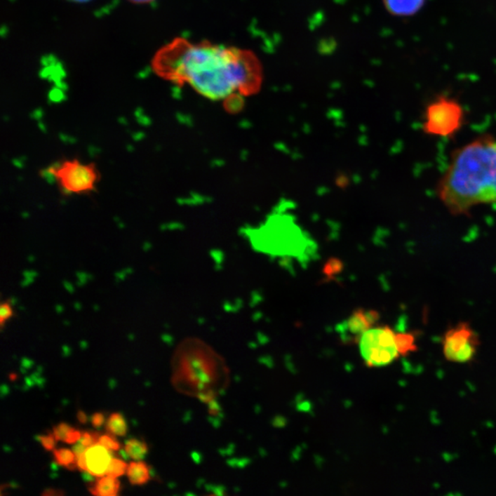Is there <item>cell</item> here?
<instances>
[{
  "instance_id": "d590c367",
  "label": "cell",
  "mask_w": 496,
  "mask_h": 496,
  "mask_svg": "<svg viewBox=\"0 0 496 496\" xmlns=\"http://www.w3.org/2000/svg\"><path fill=\"white\" fill-rule=\"evenodd\" d=\"M151 248H152V245H151L150 243H145L144 245V250L145 251H148L150 250Z\"/></svg>"
},
{
  "instance_id": "d6986e66",
  "label": "cell",
  "mask_w": 496,
  "mask_h": 496,
  "mask_svg": "<svg viewBox=\"0 0 496 496\" xmlns=\"http://www.w3.org/2000/svg\"><path fill=\"white\" fill-rule=\"evenodd\" d=\"M323 272L326 276H334L338 274L343 269V264L340 260H329L328 263L326 264L325 267H323Z\"/></svg>"
},
{
  "instance_id": "4dcf8cb0",
  "label": "cell",
  "mask_w": 496,
  "mask_h": 496,
  "mask_svg": "<svg viewBox=\"0 0 496 496\" xmlns=\"http://www.w3.org/2000/svg\"><path fill=\"white\" fill-rule=\"evenodd\" d=\"M81 472H82L83 480H84L85 482H87V483L93 482L94 478H96L94 476V475H92L91 474V472H88V471H81Z\"/></svg>"
},
{
  "instance_id": "8fae6325",
  "label": "cell",
  "mask_w": 496,
  "mask_h": 496,
  "mask_svg": "<svg viewBox=\"0 0 496 496\" xmlns=\"http://www.w3.org/2000/svg\"><path fill=\"white\" fill-rule=\"evenodd\" d=\"M127 476L133 485H144L151 479L150 468L142 460H136L128 465Z\"/></svg>"
},
{
  "instance_id": "52a82bcc",
  "label": "cell",
  "mask_w": 496,
  "mask_h": 496,
  "mask_svg": "<svg viewBox=\"0 0 496 496\" xmlns=\"http://www.w3.org/2000/svg\"><path fill=\"white\" fill-rule=\"evenodd\" d=\"M379 319V314L375 311L358 310L340 323L338 332L346 341H358L364 332L375 326Z\"/></svg>"
},
{
  "instance_id": "74e56055",
  "label": "cell",
  "mask_w": 496,
  "mask_h": 496,
  "mask_svg": "<svg viewBox=\"0 0 496 496\" xmlns=\"http://www.w3.org/2000/svg\"><path fill=\"white\" fill-rule=\"evenodd\" d=\"M63 350H64V351H65V353H67V356H69V354H70V353H69L70 350H69V349H68L67 347V349H65V347H64V349H63Z\"/></svg>"
},
{
  "instance_id": "d6a6232c",
  "label": "cell",
  "mask_w": 496,
  "mask_h": 496,
  "mask_svg": "<svg viewBox=\"0 0 496 496\" xmlns=\"http://www.w3.org/2000/svg\"><path fill=\"white\" fill-rule=\"evenodd\" d=\"M13 163L14 166H16V168H22L23 166H25V164H23L22 160L19 159H15Z\"/></svg>"
},
{
  "instance_id": "277c9868",
  "label": "cell",
  "mask_w": 496,
  "mask_h": 496,
  "mask_svg": "<svg viewBox=\"0 0 496 496\" xmlns=\"http://www.w3.org/2000/svg\"><path fill=\"white\" fill-rule=\"evenodd\" d=\"M464 112L456 100L441 98L427 107L424 130L427 135L448 138L463 126Z\"/></svg>"
},
{
  "instance_id": "3957f363",
  "label": "cell",
  "mask_w": 496,
  "mask_h": 496,
  "mask_svg": "<svg viewBox=\"0 0 496 496\" xmlns=\"http://www.w3.org/2000/svg\"><path fill=\"white\" fill-rule=\"evenodd\" d=\"M359 352L367 366H388L401 358L398 332L389 326H373L358 340Z\"/></svg>"
},
{
  "instance_id": "1f68e13d",
  "label": "cell",
  "mask_w": 496,
  "mask_h": 496,
  "mask_svg": "<svg viewBox=\"0 0 496 496\" xmlns=\"http://www.w3.org/2000/svg\"><path fill=\"white\" fill-rule=\"evenodd\" d=\"M64 287L65 288V290H67L68 293H73L74 292H75V288H74L73 284L70 283V282L65 281L64 282Z\"/></svg>"
},
{
  "instance_id": "ac0fdd59",
  "label": "cell",
  "mask_w": 496,
  "mask_h": 496,
  "mask_svg": "<svg viewBox=\"0 0 496 496\" xmlns=\"http://www.w3.org/2000/svg\"><path fill=\"white\" fill-rule=\"evenodd\" d=\"M100 445L105 447L107 450L111 451H119L121 450V445L114 438V436L111 435H102L100 436L99 441H98Z\"/></svg>"
},
{
  "instance_id": "e0dca14e",
  "label": "cell",
  "mask_w": 496,
  "mask_h": 496,
  "mask_svg": "<svg viewBox=\"0 0 496 496\" xmlns=\"http://www.w3.org/2000/svg\"><path fill=\"white\" fill-rule=\"evenodd\" d=\"M73 427L65 423H60L58 426L53 427V434L55 436L56 441L65 442L67 436L72 431Z\"/></svg>"
},
{
  "instance_id": "9c48e42d",
  "label": "cell",
  "mask_w": 496,
  "mask_h": 496,
  "mask_svg": "<svg viewBox=\"0 0 496 496\" xmlns=\"http://www.w3.org/2000/svg\"><path fill=\"white\" fill-rule=\"evenodd\" d=\"M427 0H383L389 13L399 17L412 16L420 11Z\"/></svg>"
},
{
  "instance_id": "ba28073f",
  "label": "cell",
  "mask_w": 496,
  "mask_h": 496,
  "mask_svg": "<svg viewBox=\"0 0 496 496\" xmlns=\"http://www.w3.org/2000/svg\"><path fill=\"white\" fill-rule=\"evenodd\" d=\"M111 453V450H107L99 442L88 447L85 451L88 471L96 478L106 475L107 469L112 459Z\"/></svg>"
},
{
  "instance_id": "f546056e",
  "label": "cell",
  "mask_w": 496,
  "mask_h": 496,
  "mask_svg": "<svg viewBox=\"0 0 496 496\" xmlns=\"http://www.w3.org/2000/svg\"><path fill=\"white\" fill-rule=\"evenodd\" d=\"M77 420L79 421V423L81 424H87V422L88 420V415L85 414L84 412L83 411H79L77 412Z\"/></svg>"
},
{
  "instance_id": "4316f807",
  "label": "cell",
  "mask_w": 496,
  "mask_h": 496,
  "mask_svg": "<svg viewBox=\"0 0 496 496\" xmlns=\"http://www.w3.org/2000/svg\"><path fill=\"white\" fill-rule=\"evenodd\" d=\"M133 273V269H124L123 270H121V272H119L118 273H116L115 278L116 281H123L126 280L127 278V276H129L132 274Z\"/></svg>"
},
{
  "instance_id": "d4e9b609",
  "label": "cell",
  "mask_w": 496,
  "mask_h": 496,
  "mask_svg": "<svg viewBox=\"0 0 496 496\" xmlns=\"http://www.w3.org/2000/svg\"><path fill=\"white\" fill-rule=\"evenodd\" d=\"M182 228L183 225L176 222H168V224H162L161 227H160V229L163 232L180 230L182 229Z\"/></svg>"
},
{
  "instance_id": "44dd1931",
  "label": "cell",
  "mask_w": 496,
  "mask_h": 496,
  "mask_svg": "<svg viewBox=\"0 0 496 496\" xmlns=\"http://www.w3.org/2000/svg\"><path fill=\"white\" fill-rule=\"evenodd\" d=\"M100 435L98 433H91V432H82L81 438L79 439V442L86 447L88 448L91 445L97 443L99 441Z\"/></svg>"
},
{
  "instance_id": "7a4b0ae2",
  "label": "cell",
  "mask_w": 496,
  "mask_h": 496,
  "mask_svg": "<svg viewBox=\"0 0 496 496\" xmlns=\"http://www.w3.org/2000/svg\"><path fill=\"white\" fill-rule=\"evenodd\" d=\"M438 194L455 215L496 203V139L480 136L456 150L439 181Z\"/></svg>"
},
{
  "instance_id": "f1b7e54d",
  "label": "cell",
  "mask_w": 496,
  "mask_h": 496,
  "mask_svg": "<svg viewBox=\"0 0 496 496\" xmlns=\"http://www.w3.org/2000/svg\"><path fill=\"white\" fill-rule=\"evenodd\" d=\"M41 495H43L44 496L61 495H64V492H60V491H58V490L49 488V489L46 490V491H44L43 492V494H41Z\"/></svg>"
},
{
  "instance_id": "603a6c76",
  "label": "cell",
  "mask_w": 496,
  "mask_h": 496,
  "mask_svg": "<svg viewBox=\"0 0 496 496\" xmlns=\"http://www.w3.org/2000/svg\"><path fill=\"white\" fill-rule=\"evenodd\" d=\"M91 423L92 426L96 427V429H100V427H102L103 424L105 423L104 415L102 414V413H96V414H94L91 417Z\"/></svg>"
},
{
  "instance_id": "6da1fadb",
  "label": "cell",
  "mask_w": 496,
  "mask_h": 496,
  "mask_svg": "<svg viewBox=\"0 0 496 496\" xmlns=\"http://www.w3.org/2000/svg\"><path fill=\"white\" fill-rule=\"evenodd\" d=\"M151 67L160 79L189 87L205 99L222 102L230 114L263 84V68L249 50L177 37L154 53Z\"/></svg>"
},
{
  "instance_id": "484cf974",
  "label": "cell",
  "mask_w": 496,
  "mask_h": 496,
  "mask_svg": "<svg viewBox=\"0 0 496 496\" xmlns=\"http://www.w3.org/2000/svg\"><path fill=\"white\" fill-rule=\"evenodd\" d=\"M87 447L86 445H83L81 442H76V444L73 445L72 447V450L74 451V453L76 454V458L77 457L81 456L82 454L85 453L86 450H87Z\"/></svg>"
},
{
  "instance_id": "7c38bea8",
  "label": "cell",
  "mask_w": 496,
  "mask_h": 496,
  "mask_svg": "<svg viewBox=\"0 0 496 496\" xmlns=\"http://www.w3.org/2000/svg\"><path fill=\"white\" fill-rule=\"evenodd\" d=\"M106 429L112 435L124 436L127 433L126 421L120 413H114L107 420Z\"/></svg>"
},
{
  "instance_id": "2e32d148",
  "label": "cell",
  "mask_w": 496,
  "mask_h": 496,
  "mask_svg": "<svg viewBox=\"0 0 496 496\" xmlns=\"http://www.w3.org/2000/svg\"><path fill=\"white\" fill-rule=\"evenodd\" d=\"M127 468L128 465L126 462H123V460L120 458H114V457H112L108 469H107L106 475L114 478L121 477L127 472Z\"/></svg>"
},
{
  "instance_id": "836d02e7",
  "label": "cell",
  "mask_w": 496,
  "mask_h": 496,
  "mask_svg": "<svg viewBox=\"0 0 496 496\" xmlns=\"http://www.w3.org/2000/svg\"><path fill=\"white\" fill-rule=\"evenodd\" d=\"M32 366V362L29 361L28 358H23L22 359V367H26L27 369H29V368H31Z\"/></svg>"
},
{
  "instance_id": "4fadbf2b",
  "label": "cell",
  "mask_w": 496,
  "mask_h": 496,
  "mask_svg": "<svg viewBox=\"0 0 496 496\" xmlns=\"http://www.w3.org/2000/svg\"><path fill=\"white\" fill-rule=\"evenodd\" d=\"M398 344L402 356H408L418 349L417 337L412 333L398 332Z\"/></svg>"
},
{
  "instance_id": "8992f818",
  "label": "cell",
  "mask_w": 496,
  "mask_h": 496,
  "mask_svg": "<svg viewBox=\"0 0 496 496\" xmlns=\"http://www.w3.org/2000/svg\"><path fill=\"white\" fill-rule=\"evenodd\" d=\"M58 176L65 195L91 191L97 180L94 166L81 164L79 161L65 163Z\"/></svg>"
},
{
  "instance_id": "e575fe53",
  "label": "cell",
  "mask_w": 496,
  "mask_h": 496,
  "mask_svg": "<svg viewBox=\"0 0 496 496\" xmlns=\"http://www.w3.org/2000/svg\"><path fill=\"white\" fill-rule=\"evenodd\" d=\"M130 1L135 3V4H147V3L152 2L154 0H130Z\"/></svg>"
},
{
  "instance_id": "8d00e7d4",
  "label": "cell",
  "mask_w": 496,
  "mask_h": 496,
  "mask_svg": "<svg viewBox=\"0 0 496 496\" xmlns=\"http://www.w3.org/2000/svg\"><path fill=\"white\" fill-rule=\"evenodd\" d=\"M1 393H2V394H7V393H8V389L7 386H6V385L2 386Z\"/></svg>"
},
{
  "instance_id": "7402d4cb",
  "label": "cell",
  "mask_w": 496,
  "mask_h": 496,
  "mask_svg": "<svg viewBox=\"0 0 496 496\" xmlns=\"http://www.w3.org/2000/svg\"><path fill=\"white\" fill-rule=\"evenodd\" d=\"M13 316V308L8 302H4L1 304L0 307V323H1V326H4V323L8 319H10L11 316Z\"/></svg>"
},
{
  "instance_id": "9a60e30c",
  "label": "cell",
  "mask_w": 496,
  "mask_h": 496,
  "mask_svg": "<svg viewBox=\"0 0 496 496\" xmlns=\"http://www.w3.org/2000/svg\"><path fill=\"white\" fill-rule=\"evenodd\" d=\"M124 450H126L130 459L142 460L147 456L148 447L145 442L138 441V439L130 438L126 442Z\"/></svg>"
},
{
  "instance_id": "5b68a950",
  "label": "cell",
  "mask_w": 496,
  "mask_h": 496,
  "mask_svg": "<svg viewBox=\"0 0 496 496\" xmlns=\"http://www.w3.org/2000/svg\"><path fill=\"white\" fill-rule=\"evenodd\" d=\"M479 335L468 323H460L445 332L442 351L451 363H470L479 349Z\"/></svg>"
},
{
  "instance_id": "30bf717a",
  "label": "cell",
  "mask_w": 496,
  "mask_h": 496,
  "mask_svg": "<svg viewBox=\"0 0 496 496\" xmlns=\"http://www.w3.org/2000/svg\"><path fill=\"white\" fill-rule=\"evenodd\" d=\"M120 482L117 478L104 475L98 478L93 486L89 487L92 495L98 496H116L120 491Z\"/></svg>"
},
{
  "instance_id": "83f0119b",
  "label": "cell",
  "mask_w": 496,
  "mask_h": 496,
  "mask_svg": "<svg viewBox=\"0 0 496 496\" xmlns=\"http://www.w3.org/2000/svg\"><path fill=\"white\" fill-rule=\"evenodd\" d=\"M76 278L77 284H79V286H81V285L87 283V282L89 281V279L91 278V276L88 275V273L81 272L76 273Z\"/></svg>"
},
{
  "instance_id": "5bb4252c",
  "label": "cell",
  "mask_w": 496,
  "mask_h": 496,
  "mask_svg": "<svg viewBox=\"0 0 496 496\" xmlns=\"http://www.w3.org/2000/svg\"><path fill=\"white\" fill-rule=\"evenodd\" d=\"M53 458L58 466H62L70 470H75L76 466V456L72 450L68 448H59L53 450Z\"/></svg>"
},
{
  "instance_id": "cb8c5ba5",
  "label": "cell",
  "mask_w": 496,
  "mask_h": 496,
  "mask_svg": "<svg viewBox=\"0 0 496 496\" xmlns=\"http://www.w3.org/2000/svg\"><path fill=\"white\" fill-rule=\"evenodd\" d=\"M23 276H25V280H23L22 285L23 287H26L34 282V279L36 278L37 273L34 272V270H26V272H23Z\"/></svg>"
},
{
  "instance_id": "ffe728a7",
  "label": "cell",
  "mask_w": 496,
  "mask_h": 496,
  "mask_svg": "<svg viewBox=\"0 0 496 496\" xmlns=\"http://www.w3.org/2000/svg\"><path fill=\"white\" fill-rule=\"evenodd\" d=\"M36 439L46 450H55L56 439L53 434H48L46 436H37Z\"/></svg>"
}]
</instances>
